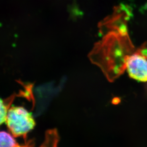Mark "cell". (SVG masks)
Returning a JSON list of instances; mask_svg holds the SVG:
<instances>
[{
	"instance_id": "1",
	"label": "cell",
	"mask_w": 147,
	"mask_h": 147,
	"mask_svg": "<svg viewBox=\"0 0 147 147\" xmlns=\"http://www.w3.org/2000/svg\"><path fill=\"white\" fill-rule=\"evenodd\" d=\"M103 36L95 43L88 57L112 82L123 74L127 60L134 53V47L128 32H112Z\"/></svg>"
},
{
	"instance_id": "2",
	"label": "cell",
	"mask_w": 147,
	"mask_h": 147,
	"mask_svg": "<svg viewBox=\"0 0 147 147\" xmlns=\"http://www.w3.org/2000/svg\"><path fill=\"white\" fill-rule=\"evenodd\" d=\"M6 124L14 138L27 140L29 132L34 128L36 123L32 114L22 106H13L9 110Z\"/></svg>"
},
{
	"instance_id": "3",
	"label": "cell",
	"mask_w": 147,
	"mask_h": 147,
	"mask_svg": "<svg viewBox=\"0 0 147 147\" xmlns=\"http://www.w3.org/2000/svg\"><path fill=\"white\" fill-rule=\"evenodd\" d=\"M132 16L129 6L121 4L114 7V11L98 24L99 32L102 35L112 32L127 33V23Z\"/></svg>"
},
{
	"instance_id": "4",
	"label": "cell",
	"mask_w": 147,
	"mask_h": 147,
	"mask_svg": "<svg viewBox=\"0 0 147 147\" xmlns=\"http://www.w3.org/2000/svg\"><path fill=\"white\" fill-rule=\"evenodd\" d=\"M129 76L138 82H147V58L134 52L128 57L126 64Z\"/></svg>"
},
{
	"instance_id": "5",
	"label": "cell",
	"mask_w": 147,
	"mask_h": 147,
	"mask_svg": "<svg viewBox=\"0 0 147 147\" xmlns=\"http://www.w3.org/2000/svg\"><path fill=\"white\" fill-rule=\"evenodd\" d=\"M59 138L57 129H48L45 132L44 142L39 147H58Z\"/></svg>"
},
{
	"instance_id": "6",
	"label": "cell",
	"mask_w": 147,
	"mask_h": 147,
	"mask_svg": "<svg viewBox=\"0 0 147 147\" xmlns=\"http://www.w3.org/2000/svg\"><path fill=\"white\" fill-rule=\"evenodd\" d=\"M17 94H13L5 99L1 98V125L5 122L8 112Z\"/></svg>"
},
{
	"instance_id": "7",
	"label": "cell",
	"mask_w": 147,
	"mask_h": 147,
	"mask_svg": "<svg viewBox=\"0 0 147 147\" xmlns=\"http://www.w3.org/2000/svg\"><path fill=\"white\" fill-rule=\"evenodd\" d=\"M0 138V147H15L17 144L14 137L5 131L1 132Z\"/></svg>"
},
{
	"instance_id": "8",
	"label": "cell",
	"mask_w": 147,
	"mask_h": 147,
	"mask_svg": "<svg viewBox=\"0 0 147 147\" xmlns=\"http://www.w3.org/2000/svg\"><path fill=\"white\" fill-rule=\"evenodd\" d=\"M136 52L147 58V43H145L142 45L140 48L136 51Z\"/></svg>"
}]
</instances>
